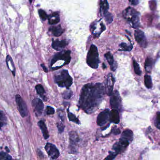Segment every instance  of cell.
Segmentation results:
<instances>
[{
    "label": "cell",
    "mask_w": 160,
    "mask_h": 160,
    "mask_svg": "<svg viewBox=\"0 0 160 160\" xmlns=\"http://www.w3.org/2000/svg\"><path fill=\"white\" fill-rule=\"evenodd\" d=\"M105 88L101 83L88 84L81 91L79 105L85 112L90 114L96 110L104 96Z\"/></svg>",
    "instance_id": "cell-1"
},
{
    "label": "cell",
    "mask_w": 160,
    "mask_h": 160,
    "mask_svg": "<svg viewBox=\"0 0 160 160\" xmlns=\"http://www.w3.org/2000/svg\"><path fill=\"white\" fill-rule=\"evenodd\" d=\"M123 14L132 27L137 28L139 27V13L135 9L128 7L124 11Z\"/></svg>",
    "instance_id": "cell-2"
},
{
    "label": "cell",
    "mask_w": 160,
    "mask_h": 160,
    "mask_svg": "<svg viewBox=\"0 0 160 160\" xmlns=\"http://www.w3.org/2000/svg\"><path fill=\"white\" fill-rule=\"evenodd\" d=\"M54 80L60 87L67 89H69L73 83V79L66 70H63L59 74L55 75Z\"/></svg>",
    "instance_id": "cell-3"
},
{
    "label": "cell",
    "mask_w": 160,
    "mask_h": 160,
    "mask_svg": "<svg viewBox=\"0 0 160 160\" xmlns=\"http://www.w3.org/2000/svg\"><path fill=\"white\" fill-rule=\"evenodd\" d=\"M87 63L89 66L93 69H97L98 67L99 63L98 52L97 46L94 45L90 46L88 53Z\"/></svg>",
    "instance_id": "cell-4"
},
{
    "label": "cell",
    "mask_w": 160,
    "mask_h": 160,
    "mask_svg": "<svg viewBox=\"0 0 160 160\" xmlns=\"http://www.w3.org/2000/svg\"><path fill=\"white\" fill-rule=\"evenodd\" d=\"M71 51L70 50L63 51L58 53L55 55L51 61V66H52L58 60H62L65 61V65H67L70 63L71 60Z\"/></svg>",
    "instance_id": "cell-5"
},
{
    "label": "cell",
    "mask_w": 160,
    "mask_h": 160,
    "mask_svg": "<svg viewBox=\"0 0 160 160\" xmlns=\"http://www.w3.org/2000/svg\"><path fill=\"white\" fill-rule=\"evenodd\" d=\"M16 101L17 104L19 113L21 114V116L23 118H25L27 116L28 114V110L26 103L19 95H16Z\"/></svg>",
    "instance_id": "cell-6"
},
{
    "label": "cell",
    "mask_w": 160,
    "mask_h": 160,
    "mask_svg": "<svg viewBox=\"0 0 160 160\" xmlns=\"http://www.w3.org/2000/svg\"><path fill=\"white\" fill-rule=\"evenodd\" d=\"M110 104L113 109L119 110L121 107V99L119 93L117 91H115L111 95Z\"/></svg>",
    "instance_id": "cell-7"
},
{
    "label": "cell",
    "mask_w": 160,
    "mask_h": 160,
    "mask_svg": "<svg viewBox=\"0 0 160 160\" xmlns=\"http://www.w3.org/2000/svg\"><path fill=\"white\" fill-rule=\"evenodd\" d=\"M129 143L130 142L127 139L121 137L119 141L116 142L113 146V149L117 154L121 153L128 147Z\"/></svg>",
    "instance_id": "cell-8"
},
{
    "label": "cell",
    "mask_w": 160,
    "mask_h": 160,
    "mask_svg": "<svg viewBox=\"0 0 160 160\" xmlns=\"http://www.w3.org/2000/svg\"><path fill=\"white\" fill-rule=\"evenodd\" d=\"M45 150L50 157L52 159H56L60 155V152L56 146L50 143H48L45 146Z\"/></svg>",
    "instance_id": "cell-9"
},
{
    "label": "cell",
    "mask_w": 160,
    "mask_h": 160,
    "mask_svg": "<svg viewBox=\"0 0 160 160\" xmlns=\"http://www.w3.org/2000/svg\"><path fill=\"white\" fill-rule=\"evenodd\" d=\"M110 119V111L107 109L101 112L97 118V124L99 126L103 127L108 122Z\"/></svg>",
    "instance_id": "cell-10"
},
{
    "label": "cell",
    "mask_w": 160,
    "mask_h": 160,
    "mask_svg": "<svg viewBox=\"0 0 160 160\" xmlns=\"http://www.w3.org/2000/svg\"><path fill=\"white\" fill-rule=\"evenodd\" d=\"M135 37L136 41L140 46L144 48L147 47L148 43L146 40V36L142 31L140 30H136L135 31Z\"/></svg>",
    "instance_id": "cell-11"
},
{
    "label": "cell",
    "mask_w": 160,
    "mask_h": 160,
    "mask_svg": "<svg viewBox=\"0 0 160 160\" xmlns=\"http://www.w3.org/2000/svg\"><path fill=\"white\" fill-rule=\"evenodd\" d=\"M115 79L111 73L107 76L106 83V92L108 95H111L113 92Z\"/></svg>",
    "instance_id": "cell-12"
},
{
    "label": "cell",
    "mask_w": 160,
    "mask_h": 160,
    "mask_svg": "<svg viewBox=\"0 0 160 160\" xmlns=\"http://www.w3.org/2000/svg\"><path fill=\"white\" fill-rule=\"evenodd\" d=\"M32 105L36 113L38 115H41L44 107V104L42 100L39 98L35 99L32 101Z\"/></svg>",
    "instance_id": "cell-13"
},
{
    "label": "cell",
    "mask_w": 160,
    "mask_h": 160,
    "mask_svg": "<svg viewBox=\"0 0 160 160\" xmlns=\"http://www.w3.org/2000/svg\"><path fill=\"white\" fill-rule=\"evenodd\" d=\"M67 42L65 40L62 41H53L52 43V47L56 50H61L65 47L67 45Z\"/></svg>",
    "instance_id": "cell-14"
},
{
    "label": "cell",
    "mask_w": 160,
    "mask_h": 160,
    "mask_svg": "<svg viewBox=\"0 0 160 160\" xmlns=\"http://www.w3.org/2000/svg\"><path fill=\"white\" fill-rule=\"evenodd\" d=\"M104 56H105L107 62H108L109 65L111 66V70L112 71H115L116 70L117 67V65L116 63L115 62L113 57L112 55L111 54V53L110 52H108V53L105 54Z\"/></svg>",
    "instance_id": "cell-15"
},
{
    "label": "cell",
    "mask_w": 160,
    "mask_h": 160,
    "mask_svg": "<svg viewBox=\"0 0 160 160\" xmlns=\"http://www.w3.org/2000/svg\"><path fill=\"white\" fill-rule=\"evenodd\" d=\"M110 120L111 122L117 124L119 123V115L118 110L116 109H113L110 112Z\"/></svg>",
    "instance_id": "cell-16"
},
{
    "label": "cell",
    "mask_w": 160,
    "mask_h": 160,
    "mask_svg": "<svg viewBox=\"0 0 160 160\" xmlns=\"http://www.w3.org/2000/svg\"><path fill=\"white\" fill-rule=\"evenodd\" d=\"M38 125L41 129L42 133H43V136L45 138V139H48L49 137V135L48 131L47 125L45 124L44 122L43 121H40L38 123Z\"/></svg>",
    "instance_id": "cell-17"
},
{
    "label": "cell",
    "mask_w": 160,
    "mask_h": 160,
    "mask_svg": "<svg viewBox=\"0 0 160 160\" xmlns=\"http://www.w3.org/2000/svg\"><path fill=\"white\" fill-rule=\"evenodd\" d=\"M6 64H7L8 68L12 72L14 76H15V66L12 59L9 55L7 56V57H6Z\"/></svg>",
    "instance_id": "cell-18"
},
{
    "label": "cell",
    "mask_w": 160,
    "mask_h": 160,
    "mask_svg": "<svg viewBox=\"0 0 160 160\" xmlns=\"http://www.w3.org/2000/svg\"><path fill=\"white\" fill-rule=\"evenodd\" d=\"M50 31L51 32L54 36L59 37L61 36L64 32V30L62 28L61 26L53 27L50 29Z\"/></svg>",
    "instance_id": "cell-19"
},
{
    "label": "cell",
    "mask_w": 160,
    "mask_h": 160,
    "mask_svg": "<svg viewBox=\"0 0 160 160\" xmlns=\"http://www.w3.org/2000/svg\"><path fill=\"white\" fill-rule=\"evenodd\" d=\"M49 23L50 25H54L59 23L60 21V17L58 13L54 12L48 17Z\"/></svg>",
    "instance_id": "cell-20"
},
{
    "label": "cell",
    "mask_w": 160,
    "mask_h": 160,
    "mask_svg": "<svg viewBox=\"0 0 160 160\" xmlns=\"http://www.w3.org/2000/svg\"><path fill=\"white\" fill-rule=\"evenodd\" d=\"M100 7L101 12L105 14L108 12L109 10V4L107 0H101L100 2Z\"/></svg>",
    "instance_id": "cell-21"
},
{
    "label": "cell",
    "mask_w": 160,
    "mask_h": 160,
    "mask_svg": "<svg viewBox=\"0 0 160 160\" xmlns=\"http://www.w3.org/2000/svg\"><path fill=\"white\" fill-rule=\"evenodd\" d=\"M69 139L72 145H75L79 141V138L77 134L75 132H71L69 133Z\"/></svg>",
    "instance_id": "cell-22"
},
{
    "label": "cell",
    "mask_w": 160,
    "mask_h": 160,
    "mask_svg": "<svg viewBox=\"0 0 160 160\" xmlns=\"http://www.w3.org/2000/svg\"><path fill=\"white\" fill-rule=\"evenodd\" d=\"M121 137L127 139L129 142L132 141L133 139V133L131 130H126L123 132Z\"/></svg>",
    "instance_id": "cell-23"
},
{
    "label": "cell",
    "mask_w": 160,
    "mask_h": 160,
    "mask_svg": "<svg viewBox=\"0 0 160 160\" xmlns=\"http://www.w3.org/2000/svg\"><path fill=\"white\" fill-rule=\"evenodd\" d=\"M35 88H36L37 93H38L43 99H45V95H44L45 91L43 86L40 84L37 85L35 86Z\"/></svg>",
    "instance_id": "cell-24"
},
{
    "label": "cell",
    "mask_w": 160,
    "mask_h": 160,
    "mask_svg": "<svg viewBox=\"0 0 160 160\" xmlns=\"http://www.w3.org/2000/svg\"><path fill=\"white\" fill-rule=\"evenodd\" d=\"M144 82H145V85L147 88L150 89L152 87V79L150 76L148 75H145L144 76Z\"/></svg>",
    "instance_id": "cell-25"
},
{
    "label": "cell",
    "mask_w": 160,
    "mask_h": 160,
    "mask_svg": "<svg viewBox=\"0 0 160 160\" xmlns=\"http://www.w3.org/2000/svg\"><path fill=\"white\" fill-rule=\"evenodd\" d=\"M67 114H68V117L69 121L73 122L77 124H80L79 120L75 117V116L74 114L71 113L68 109H67Z\"/></svg>",
    "instance_id": "cell-26"
},
{
    "label": "cell",
    "mask_w": 160,
    "mask_h": 160,
    "mask_svg": "<svg viewBox=\"0 0 160 160\" xmlns=\"http://www.w3.org/2000/svg\"><path fill=\"white\" fill-rule=\"evenodd\" d=\"M153 65V59L150 57H148L145 61V69L148 72L151 70Z\"/></svg>",
    "instance_id": "cell-27"
},
{
    "label": "cell",
    "mask_w": 160,
    "mask_h": 160,
    "mask_svg": "<svg viewBox=\"0 0 160 160\" xmlns=\"http://www.w3.org/2000/svg\"><path fill=\"white\" fill-rule=\"evenodd\" d=\"M120 46L121 48V50H123V51H130L133 48L132 45H128L127 44L125 43H121L120 44Z\"/></svg>",
    "instance_id": "cell-28"
},
{
    "label": "cell",
    "mask_w": 160,
    "mask_h": 160,
    "mask_svg": "<svg viewBox=\"0 0 160 160\" xmlns=\"http://www.w3.org/2000/svg\"><path fill=\"white\" fill-rule=\"evenodd\" d=\"M133 65H134L135 73L137 75H140L141 73V71L140 70L139 65L137 63L135 60H134V61H133Z\"/></svg>",
    "instance_id": "cell-29"
},
{
    "label": "cell",
    "mask_w": 160,
    "mask_h": 160,
    "mask_svg": "<svg viewBox=\"0 0 160 160\" xmlns=\"http://www.w3.org/2000/svg\"><path fill=\"white\" fill-rule=\"evenodd\" d=\"M12 159L11 156L6 153L3 152L0 153V160H11Z\"/></svg>",
    "instance_id": "cell-30"
},
{
    "label": "cell",
    "mask_w": 160,
    "mask_h": 160,
    "mask_svg": "<svg viewBox=\"0 0 160 160\" xmlns=\"http://www.w3.org/2000/svg\"><path fill=\"white\" fill-rule=\"evenodd\" d=\"M39 14L40 17L43 21H45L48 17V16L47 15L46 12L42 9H40L39 10Z\"/></svg>",
    "instance_id": "cell-31"
},
{
    "label": "cell",
    "mask_w": 160,
    "mask_h": 160,
    "mask_svg": "<svg viewBox=\"0 0 160 160\" xmlns=\"http://www.w3.org/2000/svg\"><path fill=\"white\" fill-rule=\"evenodd\" d=\"M104 17H105V20L108 24L112 23V21H113V17L112 16V14L110 13L106 12L105 14H104Z\"/></svg>",
    "instance_id": "cell-32"
},
{
    "label": "cell",
    "mask_w": 160,
    "mask_h": 160,
    "mask_svg": "<svg viewBox=\"0 0 160 160\" xmlns=\"http://www.w3.org/2000/svg\"><path fill=\"white\" fill-rule=\"evenodd\" d=\"M154 124L155 126L160 130V112L157 113L156 119L154 121Z\"/></svg>",
    "instance_id": "cell-33"
},
{
    "label": "cell",
    "mask_w": 160,
    "mask_h": 160,
    "mask_svg": "<svg viewBox=\"0 0 160 160\" xmlns=\"http://www.w3.org/2000/svg\"><path fill=\"white\" fill-rule=\"evenodd\" d=\"M54 109L53 108L50 107V106H48L46 109V113L47 115H53L54 114L55 112Z\"/></svg>",
    "instance_id": "cell-34"
},
{
    "label": "cell",
    "mask_w": 160,
    "mask_h": 160,
    "mask_svg": "<svg viewBox=\"0 0 160 160\" xmlns=\"http://www.w3.org/2000/svg\"><path fill=\"white\" fill-rule=\"evenodd\" d=\"M57 126L59 133H62L63 132L64 130L65 126L62 123H58L57 124Z\"/></svg>",
    "instance_id": "cell-35"
},
{
    "label": "cell",
    "mask_w": 160,
    "mask_h": 160,
    "mask_svg": "<svg viewBox=\"0 0 160 160\" xmlns=\"http://www.w3.org/2000/svg\"><path fill=\"white\" fill-rule=\"evenodd\" d=\"M117 155V154L116 153L110 152L109 155L105 159V160H113L115 158Z\"/></svg>",
    "instance_id": "cell-36"
},
{
    "label": "cell",
    "mask_w": 160,
    "mask_h": 160,
    "mask_svg": "<svg viewBox=\"0 0 160 160\" xmlns=\"http://www.w3.org/2000/svg\"><path fill=\"white\" fill-rule=\"evenodd\" d=\"M72 95V93L71 91H66L63 94V96L64 98L66 99H68L71 97Z\"/></svg>",
    "instance_id": "cell-37"
},
{
    "label": "cell",
    "mask_w": 160,
    "mask_h": 160,
    "mask_svg": "<svg viewBox=\"0 0 160 160\" xmlns=\"http://www.w3.org/2000/svg\"><path fill=\"white\" fill-rule=\"evenodd\" d=\"M6 117H5L4 114H3V112H2L1 111H0V122L4 124L6 123Z\"/></svg>",
    "instance_id": "cell-38"
},
{
    "label": "cell",
    "mask_w": 160,
    "mask_h": 160,
    "mask_svg": "<svg viewBox=\"0 0 160 160\" xmlns=\"http://www.w3.org/2000/svg\"><path fill=\"white\" fill-rule=\"evenodd\" d=\"M150 9L152 11H154L156 9V2L153 1H151L150 2Z\"/></svg>",
    "instance_id": "cell-39"
},
{
    "label": "cell",
    "mask_w": 160,
    "mask_h": 160,
    "mask_svg": "<svg viewBox=\"0 0 160 160\" xmlns=\"http://www.w3.org/2000/svg\"><path fill=\"white\" fill-rule=\"evenodd\" d=\"M113 132L114 134L115 135H118L119 134V133H121V131H120V130L118 129V128H116V127L114 128Z\"/></svg>",
    "instance_id": "cell-40"
},
{
    "label": "cell",
    "mask_w": 160,
    "mask_h": 160,
    "mask_svg": "<svg viewBox=\"0 0 160 160\" xmlns=\"http://www.w3.org/2000/svg\"><path fill=\"white\" fill-rule=\"evenodd\" d=\"M129 2L132 3V5H136L139 2V0H129Z\"/></svg>",
    "instance_id": "cell-41"
},
{
    "label": "cell",
    "mask_w": 160,
    "mask_h": 160,
    "mask_svg": "<svg viewBox=\"0 0 160 160\" xmlns=\"http://www.w3.org/2000/svg\"><path fill=\"white\" fill-rule=\"evenodd\" d=\"M58 113H59V117L61 118V119L63 121L64 119V114L63 113L62 111V110L59 111Z\"/></svg>",
    "instance_id": "cell-42"
},
{
    "label": "cell",
    "mask_w": 160,
    "mask_h": 160,
    "mask_svg": "<svg viewBox=\"0 0 160 160\" xmlns=\"http://www.w3.org/2000/svg\"><path fill=\"white\" fill-rule=\"evenodd\" d=\"M41 66H42V68H43V70L45 71V72H48V69L47 68V67H46L44 65H42H42H41Z\"/></svg>",
    "instance_id": "cell-43"
},
{
    "label": "cell",
    "mask_w": 160,
    "mask_h": 160,
    "mask_svg": "<svg viewBox=\"0 0 160 160\" xmlns=\"http://www.w3.org/2000/svg\"><path fill=\"white\" fill-rule=\"evenodd\" d=\"M103 68H106V66H105V65H104V64H103Z\"/></svg>",
    "instance_id": "cell-44"
},
{
    "label": "cell",
    "mask_w": 160,
    "mask_h": 160,
    "mask_svg": "<svg viewBox=\"0 0 160 160\" xmlns=\"http://www.w3.org/2000/svg\"><path fill=\"white\" fill-rule=\"evenodd\" d=\"M29 2L30 3H32V0H29Z\"/></svg>",
    "instance_id": "cell-45"
}]
</instances>
